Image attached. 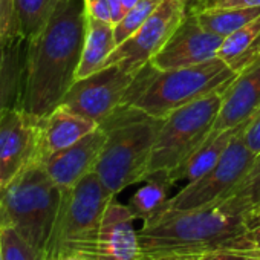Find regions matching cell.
<instances>
[{"mask_svg": "<svg viewBox=\"0 0 260 260\" xmlns=\"http://www.w3.org/2000/svg\"><path fill=\"white\" fill-rule=\"evenodd\" d=\"M60 201L61 188L34 161L0 188V230H14L45 254Z\"/></svg>", "mask_w": 260, "mask_h": 260, "instance_id": "3957f363", "label": "cell"}, {"mask_svg": "<svg viewBox=\"0 0 260 260\" xmlns=\"http://www.w3.org/2000/svg\"><path fill=\"white\" fill-rule=\"evenodd\" d=\"M150 260H198V257H156Z\"/></svg>", "mask_w": 260, "mask_h": 260, "instance_id": "e575fe53", "label": "cell"}, {"mask_svg": "<svg viewBox=\"0 0 260 260\" xmlns=\"http://www.w3.org/2000/svg\"><path fill=\"white\" fill-rule=\"evenodd\" d=\"M0 188H2V178H0Z\"/></svg>", "mask_w": 260, "mask_h": 260, "instance_id": "b9f144b4", "label": "cell"}, {"mask_svg": "<svg viewBox=\"0 0 260 260\" xmlns=\"http://www.w3.org/2000/svg\"><path fill=\"white\" fill-rule=\"evenodd\" d=\"M198 260H260V251H216L204 254Z\"/></svg>", "mask_w": 260, "mask_h": 260, "instance_id": "4316f807", "label": "cell"}, {"mask_svg": "<svg viewBox=\"0 0 260 260\" xmlns=\"http://www.w3.org/2000/svg\"><path fill=\"white\" fill-rule=\"evenodd\" d=\"M58 0H13V34L32 40L51 17Z\"/></svg>", "mask_w": 260, "mask_h": 260, "instance_id": "44dd1931", "label": "cell"}, {"mask_svg": "<svg viewBox=\"0 0 260 260\" xmlns=\"http://www.w3.org/2000/svg\"><path fill=\"white\" fill-rule=\"evenodd\" d=\"M260 109V58L242 71L228 86L213 125L211 135L234 128L252 118ZM208 137V138H210Z\"/></svg>", "mask_w": 260, "mask_h": 260, "instance_id": "9a60e30c", "label": "cell"}, {"mask_svg": "<svg viewBox=\"0 0 260 260\" xmlns=\"http://www.w3.org/2000/svg\"><path fill=\"white\" fill-rule=\"evenodd\" d=\"M251 208L236 196L188 211H166L138 230L143 258L260 251L251 239Z\"/></svg>", "mask_w": 260, "mask_h": 260, "instance_id": "6da1fadb", "label": "cell"}, {"mask_svg": "<svg viewBox=\"0 0 260 260\" xmlns=\"http://www.w3.org/2000/svg\"><path fill=\"white\" fill-rule=\"evenodd\" d=\"M121 2H122L124 8H125V10H127V13H128L130 10H132V8L140 2V0H121Z\"/></svg>", "mask_w": 260, "mask_h": 260, "instance_id": "d590c367", "label": "cell"}, {"mask_svg": "<svg viewBox=\"0 0 260 260\" xmlns=\"http://www.w3.org/2000/svg\"><path fill=\"white\" fill-rule=\"evenodd\" d=\"M194 16L205 31L225 39L260 17V8H205Z\"/></svg>", "mask_w": 260, "mask_h": 260, "instance_id": "7402d4cb", "label": "cell"}, {"mask_svg": "<svg viewBox=\"0 0 260 260\" xmlns=\"http://www.w3.org/2000/svg\"><path fill=\"white\" fill-rule=\"evenodd\" d=\"M243 137H245V143L248 144V147L255 155H260V109L246 125Z\"/></svg>", "mask_w": 260, "mask_h": 260, "instance_id": "83f0119b", "label": "cell"}, {"mask_svg": "<svg viewBox=\"0 0 260 260\" xmlns=\"http://www.w3.org/2000/svg\"><path fill=\"white\" fill-rule=\"evenodd\" d=\"M95 2H96V0H86V7H89V5H92Z\"/></svg>", "mask_w": 260, "mask_h": 260, "instance_id": "ab89813d", "label": "cell"}, {"mask_svg": "<svg viewBox=\"0 0 260 260\" xmlns=\"http://www.w3.org/2000/svg\"><path fill=\"white\" fill-rule=\"evenodd\" d=\"M187 16V5L179 0H162L146 23L125 42L116 46L106 66L119 64L138 72L164 48ZM104 66V68H106Z\"/></svg>", "mask_w": 260, "mask_h": 260, "instance_id": "30bf717a", "label": "cell"}, {"mask_svg": "<svg viewBox=\"0 0 260 260\" xmlns=\"http://www.w3.org/2000/svg\"><path fill=\"white\" fill-rule=\"evenodd\" d=\"M98 127L96 122L68 110L63 106L54 109L49 115L40 119V143L39 159L48 155L64 150Z\"/></svg>", "mask_w": 260, "mask_h": 260, "instance_id": "e0dca14e", "label": "cell"}, {"mask_svg": "<svg viewBox=\"0 0 260 260\" xmlns=\"http://www.w3.org/2000/svg\"><path fill=\"white\" fill-rule=\"evenodd\" d=\"M179 2H184V4H185V5L188 7L190 4H193V0H179Z\"/></svg>", "mask_w": 260, "mask_h": 260, "instance_id": "f35d334b", "label": "cell"}, {"mask_svg": "<svg viewBox=\"0 0 260 260\" xmlns=\"http://www.w3.org/2000/svg\"><path fill=\"white\" fill-rule=\"evenodd\" d=\"M0 260H4V251H2V240H0Z\"/></svg>", "mask_w": 260, "mask_h": 260, "instance_id": "74e56055", "label": "cell"}, {"mask_svg": "<svg viewBox=\"0 0 260 260\" xmlns=\"http://www.w3.org/2000/svg\"><path fill=\"white\" fill-rule=\"evenodd\" d=\"M226 89L228 86L164 118L152 152L149 176L166 173L169 178L208 140Z\"/></svg>", "mask_w": 260, "mask_h": 260, "instance_id": "52a82bcc", "label": "cell"}, {"mask_svg": "<svg viewBox=\"0 0 260 260\" xmlns=\"http://www.w3.org/2000/svg\"><path fill=\"white\" fill-rule=\"evenodd\" d=\"M58 260H86L80 255H75V254H66V255H61Z\"/></svg>", "mask_w": 260, "mask_h": 260, "instance_id": "8d00e7d4", "label": "cell"}, {"mask_svg": "<svg viewBox=\"0 0 260 260\" xmlns=\"http://www.w3.org/2000/svg\"><path fill=\"white\" fill-rule=\"evenodd\" d=\"M106 140L107 132L98 125L93 132L86 135L74 146L48 155L39 162L61 190L71 188L86 175L95 170Z\"/></svg>", "mask_w": 260, "mask_h": 260, "instance_id": "5bb4252c", "label": "cell"}, {"mask_svg": "<svg viewBox=\"0 0 260 260\" xmlns=\"http://www.w3.org/2000/svg\"><path fill=\"white\" fill-rule=\"evenodd\" d=\"M257 223H260V207L251 214V220H249V226L252 228L254 225H257Z\"/></svg>", "mask_w": 260, "mask_h": 260, "instance_id": "836d02e7", "label": "cell"}, {"mask_svg": "<svg viewBox=\"0 0 260 260\" xmlns=\"http://www.w3.org/2000/svg\"><path fill=\"white\" fill-rule=\"evenodd\" d=\"M251 119L252 118L246 119L245 122H242L240 125H237L234 128H228L217 135L210 137L176 172L169 175V181L172 184H175L178 181L193 182L198 178H201L202 175H205L208 170H211L219 162V159L228 149L230 143L237 137L239 132H242V130L249 124Z\"/></svg>", "mask_w": 260, "mask_h": 260, "instance_id": "ac0fdd59", "label": "cell"}, {"mask_svg": "<svg viewBox=\"0 0 260 260\" xmlns=\"http://www.w3.org/2000/svg\"><path fill=\"white\" fill-rule=\"evenodd\" d=\"M258 39H260V17H257L255 20L249 22L248 25L239 28L233 34L225 37L217 51V57L225 63L231 64L234 60H237L245 52H248L257 43Z\"/></svg>", "mask_w": 260, "mask_h": 260, "instance_id": "603a6c76", "label": "cell"}, {"mask_svg": "<svg viewBox=\"0 0 260 260\" xmlns=\"http://www.w3.org/2000/svg\"><path fill=\"white\" fill-rule=\"evenodd\" d=\"M257 225H258V223H257ZM254 226H255V225H254Z\"/></svg>", "mask_w": 260, "mask_h": 260, "instance_id": "ee69618b", "label": "cell"}, {"mask_svg": "<svg viewBox=\"0 0 260 260\" xmlns=\"http://www.w3.org/2000/svg\"><path fill=\"white\" fill-rule=\"evenodd\" d=\"M137 74L119 64L106 66L86 78L77 80L60 106L101 125L115 112L127 106V93Z\"/></svg>", "mask_w": 260, "mask_h": 260, "instance_id": "9c48e42d", "label": "cell"}, {"mask_svg": "<svg viewBox=\"0 0 260 260\" xmlns=\"http://www.w3.org/2000/svg\"><path fill=\"white\" fill-rule=\"evenodd\" d=\"M223 39L205 31L194 14H187L164 48L152 58L158 71L194 66L217 57Z\"/></svg>", "mask_w": 260, "mask_h": 260, "instance_id": "4fadbf2b", "label": "cell"}, {"mask_svg": "<svg viewBox=\"0 0 260 260\" xmlns=\"http://www.w3.org/2000/svg\"><path fill=\"white\" fill-rule=\"evenodd\" d=\"M162 121L143 115L107 130V140L93 172L112 194L116 196L124 188L147 179Z\"/></svg>", "mask_w": 260, "mask_h": 260, "instance_id": "277c9868", "label": "cell"}, {"mask_svg": "<svg viewBox=\"0 0 260 260\" xmlns=\"http://www.w3.org/2000/svg\"><path fill=\"white\" fill-rule=\"evenodd\" d=\"M228 196H236L240 201H243L251 208V214L260 207V155H257L249 172L243 176V179L234 187V190Z\"/></svg>", "mask_w": 260, "mask_h": 260, "instance_id": "484cf974", "label": "cell"}, {"mask_svg": "<svg viewBox=\"0 0 260 260\" xmlns=\"http://www.w3.org/2000/svg\"><path fill=\"white\" fill-rule=\"evenodd\" d=\"M87 16H90L96 20H101V22L112 23V13H110L107 0H96L95 4L89 5L87 7Z\"/></svg>", "mask_w": 260, "mask_h": 260, "instance_id": "4dcf8cb0", "label": "cell"}, {"mask_svg": "<svg viewBox=\"0 0 260 260\" xmlns=\"http://www.w3.org/2000/svg\"><path fill=\"white\" fill-rule=\"evenodd\" d=\"M29 40L19 34L0 36V115L10 109H22Z\"/></svg>", "mask_w": 260, "mask_h": 260, "instance_id": "2e32d148", "label": "cell"}, {"mask_svg": "<svg viewBox=\"0 0 260 260\" xmlns=\"http://www.w3.org/2000/svg\"><path fill=\"white\" fill-rule=\"evenodd\" d=\"M115 198L95 172L71 188L61 190V201L45 249V260L75 254L96 234L109 202Z\"/></svg>", "mask_w": 260, "mask_h": 260, "instance_id": "8992f818", "label": "cell"}, {"mask_svg": "<svg viewBox=\"0 0 260 260\" xmlns=\"http://www.w3.org/2000/svg\"><path fill=\"white\" fill-rule=\"evenodd\" d=\"M141 260H150V258H141Z\"/></svg>", "mask_w": 260, "mask_h": 260, "instance_id": "7bdbcfd3", "label": "cell"}, {"mask_svg": "<svg viewBox=\"0 0 260 260\" xmlns=\"http://www.w3.org/2000/svg\"><path fill=\"white\" fill-rule=\"evenodd\" d=\"M87 29L86 0H58L42 31L29 40L22 109L42 119L57 109L77 80Z\"/></svg>", "mask_w": 260, "mask_h": 260, "instance_id": "7a4b0ae2", "label": "cell"}, {"mask_svg": "<svg viewBox=\"0 0 260 260\" xmlns=\"http://www.w3.org/2000/svg\"><path fill=\"white\" fill-rule=\"evenodd\" d=\"M107 2H109V8L112 13V23L115 26L116 23H119L124 19V16L127 14V10L124 8L121 0H107Z\"/></svg>", "mask_w": 260, "mask_h": 260, "instance_id": "1f68e13d", "label": "cell"}, {"mask_svg": "<svg viewBox=\"0 0 260 260\" xmlns=\"http://www.w3.org/2000/svg\"><path fill=\"white\" fill-rule=\"evenodd\" d=\"M245 128L230 143L219 162L196 181L187 182L179 193L169 199L161 213L205 208L223 201L234 190L257 158L245 143Z\"/></svg>", "mask_w": 260, "mask_h": 260, "instance_id": "ba28073f", "label": "cell"}, {"mask_svg": "<svg viewBox=\"0 0 260 260\" xmlns=\"http://www.w3.org/2000/svg\"><path fill=\"white\" fill-rule=\"evenodd\" d=\"M249 233H251V239H252V242L255 243V246L260 248V223L255 225V226H252Z\"/></svg>", "mask_w": 260, "mask_h": 260, "instance_id": "d6a6232c", "label": "cell"}, {"mask_svg": "<svg viewBox=\"0 0 260 260\" xmlns=\"http://www.w3.org/2000/svg\"><path fill=\"white\" fill-rule=\"evenodd\" d=\"M205 8H260V0H207Z\"/></svg>", "mask_w": 260, "mask_h": 260, "instance_id": "f1b7e54d", "label": "cell"}, {"mask_svg": "<svg viewBox=\"0 0 260 260\" xmlns=\"http://www.w3.org/2000/svg\"><path fill=\"white\" fill-rule=\"evenodd\" d=\"M135 216L116 198L109 202L95 237L75 255L86 260H141V245Z\"/></svg>", "mask_w": 260, "mask_h": 260, "instance_id": "8fae6325", "label": "cell"}, {"mask_svg": "<svg viewBox=\"0 0 260 260\" xmlns=\"http://www.w3.org/2000/svg\"><path fill=\"white\" fill-rule=\"evenodd\" d=\"M13 28V0H0V36L10 34Z\"/></svg>", "mask_w": 260, "mask_h": 260, "instance_id": "f546056e", "label": "cell"}, {"mask_svg": "<svg viewBox=\"0 0 260 260\" xmlns=\"http://www.w3.org/2000/svg\"><path fill=\"white\" fill-rule=\"evenodd\" d=\"M237 75L219 57L194 66L158 71L132 106L152 118L164 119L172 112L230 86Z\"/></svg>", "mask_w": 260, "mask_h": 260, "instance_id": "5b68a950", "label": "cell"}, {"mask_svg": "<svg viewBox=\"0 0 260 260\" xmlns=\"http://www.w3.org/2000/svg\"><path fill=\"white\" fill-rule=\"evenodd\" d=\"M4 260H45V254L29 245L14 230H0Z\"/></svg>", "mask_w": 260, "mask_h": 260, "instance_id": "d4e9b609", "label": "cell"}, {"mask_svg": "<svg viewBox=\"0 0 260 260\" xmlns=\"http://www.w3.org/2000/svg\"><path fill=\"white\" fill-rule=\"evenodd\" d=\"M205 4H207V0H201V10H204ZM201 10H199V11H201Z\"/></svg>", "mask_w": 260, "mask_h": 260, "instance_id": "60d3db41", "label": "cell"}, {"mask_svg": "<svg viewBox=\"0 0 260 260\" xmlns=\"http://www.w3.org/2000/svg\"><path fill=\"white\" fill-rule=\"evenodd\" d=\"M40 119L23 109L0 115V178L8 184L26 166L39 159Z\"/></svg>", "mask_w": 260, "mask_h": 260, "instance_id": "7c38bea8", "label": "cell"}, {"mask_svg": "<svg viewBox=\"0 0 260 260\" xmlns=\"http://www.w3.org/2000/svg\"><path fill=\"white\" fill-rule=\"evenodd\" d=\"M173 184L166 173H153L146 179V185L140 187L128 201V208L137 220L147 222L156 217L169 202V188Z\"/></svg>", "mask_w": 260, "mask_h": 260, "instance_id": "ffe728a7", "label": "cell"}, {"mask_svg": "<svg viewBox=\"0 0 260 260\" xmlns=\"http://www.w3.org/2000/svg\"><path fill=\"white\" fill-rule=\"evenodd\" d=\"M162 0H140V2L130 10L124 19L113 26L116 45H121L128 37H132L144 23L146 20L155 13Z\"/></svg>", "mask_w": 260, "mask_h": 260, "instance_id": "cb8c5ba5", "label": "cell"}, {"mask_svg": "<svg viewBox=\"0 0 260 260\" xmlns=\"http://www.w3.org/2000/svg\"><path fill=\"white\" fill-rule=\"evenodd\" d=\"M116 46L118 45L115 40L113 25L87 16V29L80 66L77 71V80L86 78L103 69Z\"/></svg>", "mask_w": 260, "mask_h": 260, "instance_id": "d6986e66", "label": "cell"}]
</instances>
